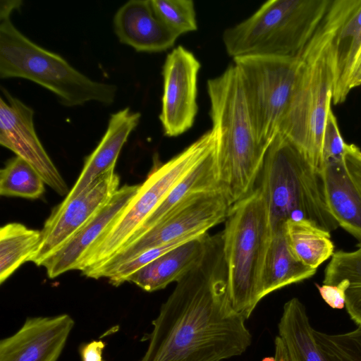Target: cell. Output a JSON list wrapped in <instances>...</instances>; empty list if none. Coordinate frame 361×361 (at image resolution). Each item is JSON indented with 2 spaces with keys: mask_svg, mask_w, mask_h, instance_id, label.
<instances>
[{
  "mask_svg": "<svg viewBox=\"0 0 361 361\" xmlns=\"http://www.w3.org/2000/svg\"><path fill=\"white\" fill-rule=\"evenodd\" d=\"M246 319L233 307L222 232L209 235L200 260L178 281L152 321L141 361H223L252 343Z\"/></svg>",
  "mask_w": 361,
  "mask_h": 361,
  "instance_id": "1",
  "label": "cell"
},
{
  "mask_svg": "<svg viewBox=\"0 0 361 361\" xmlns=\"http://www.w3.org/2000/svg\"><path fill=\"white\" fill-rule=\"evenodd\" d=\"M357 0H333L316 32L298 56L295 86L278 133L289 139L319 171L334 85V41Z\"/></svg>",
  "mask_w": 361,
  "mask_h": 361,
  "instance_id": "2",
  "label": "cell"
},
{
  "mask_svg": "<svg viewBox=\"0 0 361 361\" xmlns=\"http://www.w3.org/2000/svg\"><path fill=\"white\" fill-rule=\"evenodd\" d=\"M207 89L219 184L233 206L253 191L267 149L255 135L234 64L208 80Z\"/></svg>",
  "mask_w": 361,
  "mask_h": 361,
  "instance_id": "3",
  "label": "cell"
},
{
  "mask_svg": "<svg viewBox=\"0 0 361 361\" xmlns=\"http://www.w3.org/2000/svg\"><path fill=\"white\" fill-rule=\"evenodd\" d=\"M257 181L272 231L288 220H307L330 233L339 226L327 204L323 172L283 134L269 145Z\"/></svg>",
  "mask_w": 361,
  "mask_h": 361,
  "instance_id": "4",
  "label": "cell"
},
{
  "mask_svg": "<svg viewBox=\"0 0 361 361\" xmlns=\"http://www.w3.org/2000/svg\"><path fill=\"white\" fill-rule=\"evenodd\" d=\"M21 4L18 0L1 1L0 78L31 80L54 93L66 106L92 101L112 104L116 85L90 79L60 55L32 42L13 25L11 13Z\"/></svg>",
  "mask_w": 361,
  "mask_h": 361,
  "instance_id": "5",
  "label": "cell"
},
{
  "mask_svg": "<svg viewBox=\"0 0 361 361\" xmlns=\"http://www.w3.org/2000/svg\"><path fill=\"white\" fill-rule=\"evenodd\" d=\"M332 0H271L226 28L222 40L230 56L297 58L325 16Z\"/></svg>",
  "mask_w": 361,
  "mask_h": 361,
  "instance_id": "6",
  "label": "cell"
},
{
  "mask_svg": "<svg viewBox=\"0 0 361 361\" xmlns=\"http://www.w3.org/2000/svg\"><path fill=\"white\" fill-rule=\"evenodd\" d=\"M226 220L222 236L229 298L233 309L247 319L262 299L261 278L272 233L261 190L256 188L235 203Z\"/></svg>",
  "mask_w": 361,
  "mask_h": 361,
  "instance_id": "7",
  "label": "cell"
},
{
  "mask_svg": "<svg viewBox=\"0 0 361 361\" xmlns=\"http://www.w3.org/2000/svg\"><path fill=\"white\" fill-rule=\"evenodd\" d=\"M215 147L212 130L164 164L153 169L134 197L92 245L78 270L95 269L131 238L172 188Z\"/></svg>",
  "mask_w": 361,
  "mask_h": 361,
  "instance_id": "8",
  "label": "cell"
},
{
  "mask_svg": "<svg viewBox=\"0 0 361 361\" xmlns=\"http://www.w3.org/2000/svg\"><path fill=\"white\" fill-rule=\"evenodd\" d=\"M258 142L268 148L289 106L298 59L245 56L233 59Z\"/></svg>",
  "mask_w": 361,
  "mask_h": 361,
  "instance_id": "9",
  "label": "cell"
},
{
  "mask_svg": "<svg viewBox=\"0 0 361 361\" xmlns=\"http://www.w3.org/2000/svg\"><path fill=\"white\" fill-rule=\"evenodd\" d=\"M231 207L221 190L195 193L151 228L127 243L111 258L82 275L95 279H108L118 267L145 250L207 233L209 228L226 219Z\"/></svg>",
  "mask_w": 361,
  "mask_h": 361,
  "instance_id": "10",
  "label": "cell"
},
{
  "mask_svg": "<svg viewBox=\"0 0 361 361\" xmlns=\"http://www.w3.org/2000/svg\"><path fill=\"white\" fill-rule=\"evenodd\" d=\"M119 176L111 169L78 197L55 207L44 222L39 244L29 262L41 266L111 197L119 188Z\"/></svg>",
  "mask_w": 361,
  "mask_h": 361,
  "instance_id": "11",
  "label": "cell"
},
{
  "mask_svg": "<svg viewBox=\"0 0 361 361\" xmlns=\"http://www.w3.org/2000/svg\"><path fill=\"white\" fill-rule=\"evenodd\" d=\"M201 65L182 46L168 54L162 69L164 80L159 119L165 135L176 137L189 130L197 113V75Z\"/></svg>",
  "mask_w": 361,
  "mask_h": 361,
  "instance_id": "12",
  "label": "cell"
},
{
  "mask_svg": "<svg viewBox=\"0 0 361 361\" xmlns=\"http://www.w3.org/2000/svg\"><path fill=\"white\" fill-rule=\"evenodd\" d=\"M0 99V144L30 164L45 184L60 195H67L68 188L43 147L35 130L33 110L1 88Z\"/></svg>",
  "mask_w": 361,
  "mask_h": 361,
  "instance_id": "13",
  "label": "cell"
},
{
  "mask_svg": "<svg viewBox=\"0 0 361 361\" xmlns=\"http://www.w3.org/2000/svg\"><path fill=\"white\" fill-rule=\"evenodd\" d=\"M74 326L62 314L26 319L13 335L0 342V361H57Z\"/></svg>",
  "mask_w": 361,
  "mask_h": 361,
  "instance_id": "14",
  "label": "cell"
},
{
  "mask_svg": "<svg viewBox=\"0 0 361 361\" xmlns=\"http://www.w3.org/2000/svg\"><path fill=\"white\" fill-rule=\"evenodd\" d=\"M139 185H125L119 188L111 197L56 252L41 264L47 276L54 279L78 267L92 245L123 211L134 197Z\"/></svg>",
  "mask_w": 361,
  "mask_h": 361,
  "instance_id": "15",
  "label": "cell"
},
{
  "mask_svg": "<svg viewBox=\"0 0 361 361\" xmlns=\"http://www.w3.org/2000/svg\"><path fill=\"white\" fill-rule=\"evenodd\" d=\"M114 31L119 41L137 51L160 52L179 37L156 15L150 0H130L116 11Z\"/></svg>",
  "mask_w": 361,
  "mask_h": 361,
  "instance_id": "16",
  "label": "cell"
},
{
  "mask_svg": "<svg viewBox=\"0 0 361 361\" xmlns=\"http://www.w3.org/2000/svg\"><path fill=\"white\" fill-rule=\"evenodd\" d=\"M140 116L139 112H133L128 107L111 115L103 137L86 158L78 180L63 202L78 197L97 178L114 168L123 146L139 123Z\"/></svg>",
  "mask_w": 361,
  "mask_h": 361,
  "instance_id": "17",
  "label": "cell"
},
{
  "mask_svg": "<svg viewBox=\"0 0 361 361\" xmlns=\"http://www.w3.org/2000/svg\"><path fill=\"white\" fill-rule=\"evenodd\" d=\"M200 235L161 255L130 276L132 282L147 292L165 288L178 281L203 256L209 237Z\"/></svg>",
  "mask_w": 361,
  "mask_h": 361,
  "instance_id": "18",
  "label": "cell"
},
{
  "mask_svg": "<svg viewBox=\"0 0 361 361\" xmlns=\"http://www.w3.org/2000/svg\"><path fill=\"white\" fill-rule=\"evenodd\" d=\"M327 204L339 226L361 245V193L344 160L328 163L323 171Z\"/></svg>",
  "mask_w": 361,
  "mask_h": 361,
  "instance_id": "19",
  "label": "cell"
},
{
  "mask_svg": "<svg viewBox=\"0 0 361 361\" xmlns=\"http://www.w3.org/2000/svg\"><path fill=\"white\" fill-rule=\"evenodd\" d=\"M306 308L297 298L287 301L278 324V336L288 361H329L319 348Z\"/></svg>",
  "mask_w": 361,
  "mask_h": 361,
  "instance_id": "20",
  "label": "cell"
},
{
  "mask_svg": "<svg viewBox=\"0 0 361 361\" xmlns=\"http://www.w3.org/2000/svg\"><path fill=\"white\" fill-rule=\"evenodd\" d=\"M317 269L300 262L293 254L285 234L284 226L272 231L261 278V294L269 293L307 279Z\"/></svg>",
  "mask_w": 361,
  "mask_h": 361,
  "instance_id": "21",
  "label": "cell"
},
{
  "mask_svg": "<svg viewBox=\"0 0 361 361\" xmlns=\"http://www.w3.org/2000/svg\"><path fill=\"white\" fill-rule=\"evenodd\" d=\"M214 190H221L218 180L215 147L172 188L127 243L151 228L190 196Z\"/></svg>",
  "mask_w": 361,
  "mask_h": 361,
  "instance_id": "22",
  "label": "cell"
},
{
  "mask_svg": "<svg viewBox=\"0 0 361 361\" xmlns=\"http://www.w3.org/2000/svg\"><path fill=\"white\" fill-rule=\"evenodd\" d=\"M361 48V0L338 28L334 41V85L332 104L344 102L349 94L348 82L351 68Z\"/></svg>",
  "mask_w": 361,
  "mask_h": 361,
  "instance_id": "23",
  "label": "cell"
},
{
  "mask_svg": "<svg viewBox=\"0 0 361 361\" xmlns=\"http://www.w3.org/2000/svg\"><path fill=\"white\" fill-rule=\"evenodd\" d=\"M285 234L294 256L305 266L317 269L332 257L334 245L330 232L307 220H288Z\"/></svg>",
  "mask_w": 361,
  "mask_h": 361,
  "instance_id": "24",
  "label": "cell"
},
{
  "mask_svg": "<svg viewBox=\"0 0 361 361\" xmlns=\"http://www.w3.org/2000/svg\"><path fill=\"white\" fill-rule=\"evenodd\" d=\"M347 280L345 307L350 319L361 326V245L351 252L334 253L324 271L323 284L336 285Z\"/></svg>",
  "mask_w": 361,
  "mask_h": 361,
  "instance_id": "25",
  "label": "cell"
},
{
  "mask_svg": "<svg viewBox=\"0 0 361 361\" xmlns=\"http://www.w3.org/2000/svg\"><path fill=\"white\" fill-rule=\"evenodd\" d=\"M41 240V231L20 223H9L0 229V283L23 264L29 262Z\"/></svg>",
  "mask_w": 361,
  "mask_h": 361,
  "instance_id": "26",
  "label": "cell"
},
{
  "mask_svg": "<svg viewBox=\"0 0 361 361\" xmlns=\"http://www.w3.org/2000/svg\"><path fill=\"white\" fill-rule=\"evenodd\" d=\"M44 181L37 171L19 157L9 159L0 171V194L35 200L45 191Z\"/></svg>",
  "mask_w": 361,
  "mask_h": 361,
  "instance_id": "27",
  "label": "cell"
},
{
  "mask_svg": "<svg viewBox=\"0 0 361 361\" xmlns=\"http://www.w3.org/2000/svg\"><path fill=\"white\" fill-rule=\"evenodd\" d=\"M314 336L329 361H361V326L336 334L314 330Z\"/></svg>",
  "mask_w": 361,
  "mask_h": 361,
  "instance_id": "28",
  "label": "cell"
},
{
  "mask_svg": "<svg viewBox=\"0 0 361 361\" xmlns=\"http://www.w3.org/2000/svg\"><path fill=\"white\" fill-rule=\"evenodd\" d=\"M158 18L173 32L180 35L197 30L192 0H150Z\"/></svg>",
  "mask_w": 361,
  "mask_h": 361,
  "instance_id": "29",
  "label": "cell"
},
{
  "mask_svg": "<svg viewBox=\"0 0 361 361\" xmlns=\"http://www.w3.org/2000/svg\"><path fill=\"white\" fill-rule=\"evenodd\" d=\"M196 237L197 236L181 238L164 245L153 247L142 252L118 267L108 278L109 283L114 286H120L123 283L126 282L127 279L133 273L146 266L161 255Z\"/></svg>",
  "mask_w": 361,
  "mask_h": 361,
  "instance_id": "30",
  "label": "cell"
},
{
  "mask_svg": "<svg viewBox=\"0 0 361 361\" xmlns=\"http://www.w3.org/2000/svg\"><path fill=\"white\" fill-rule=\"evenodd\" d=\"M345 142L343 141L336 118L331 109L325 123L323 142L322 161L324 166L332 161L344 160Z\"/></svg>",
  "mask_w": 361,
  "mask_h": 361,
  "instance_id": "31",
  "label": "cell"
},
{
  "mask_svg": "<svg viewBox=\"0 0 361 361\" xmlns=\"http://www.w3.org/2000/svg\"><path fill=\"white\" fill-rule=\"evenodd\" d=\"M324 302L333 309L341 310L345 304V292L349 283L347 280H342L336 285L315 284Z\"/></svg>",
  "mask_w": 361,
  "mask_h": 361,
  "instance_id": "32",
  "label": "cell"
},
{
  "mask_svg": "<svg viewBox=\"0 0 361 361\" xmlns=\"http://www.w3.org/2000/svg\"><path fill=\"white\" fill-rule=\"evenodd\" d=\"M344 157L347 171L361 193V149L355 145L345 143Z\"/></svg>",
  "mask_w": 361,
  "mask_h": 361,
  "instance_id": "33",
  "label": "cell"
},
{
  "mask_svg": "<svg viewBox=\"0 0 361 361\" xmlns=\"http://www.w3.org/2000/svg\"><path fill=\"white\" fill-rule=\"evenodd\" d=\"M104 343L102 341H93L80 349L82 361H103L102 351Z\"/></svg>",
  "mask_w": 361,
  "mask_h": 361,
  "instance_id": "34",
  "label": "cell"
},
{
  "mask_svg": "<svg viewBox=\"0 0 361 361\" xmlns=\"http://www.w3.org/2000/svg\"><path fill=\"white\" fill-rule=\"evenodd\" d=\"M361 86V48L355 58L348 82V90L350 92Z\"/></svg>",
  "mask_w": 361,
  "mask_h": 361,
  "instance_id": "35",
  "label": "cell"
},
{
  "mask_svg": "<svg viewBox=\"0 0 361 361\" xmlns=\"http://www.w3.org/2000/svg\"><path fill=\"white\" fill-rule=\"evenodd\" d=\"M274 357L277 361H288L286 350L282 345H278L274 348Z\"/></svg>",
  "mask_w": 361,
  "mask_h": 361,
  "instance_id": "36",
  "label": "cell"
}]
</instances>
